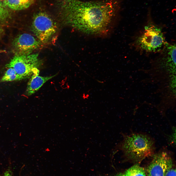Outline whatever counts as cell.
Here are the masks:
<instances>
[{"instance_id":"5b68a950","label":"cell","mask_w":176,"mask_h":176,"mask_svg":"<svg viewBox=\"0 0 176 176\" xmlns=\"http://www.w3.org/2000/svg\"><path fill=\"white\" fill-rule=\"evenodd\" d=\"M32 28L37 38L43 44H47L52 39L57 31V26L48 15L40 12L34 16Z\"/></svg>"},{"instance_id":"ba28073f","label":"cell","mask_w":176,"mask_h":176,"mask_svg":"<svg viewBox=\"0 0 176 176\" xmlns=\"http://www.w3.org/2000/svg\"><path fill=\"white\" fill-rule=\"evenodd\" d=\"M39 71L34 73L30 77L28 83L26 92L28 96L32 95L37 91L46 81L56 76L42 77L39 76Z\"/></svg>"},{"instance_id":"5bb4252c","label":"cell","mask_w":176,"mask_h":176,"mask_svg":"<svg viewBox=\"0 0 176 176\" xmlns=\"http://www.w3.org/2000/svg\"><path fill=\"white\" fill-rule=\"evenodd\" d=\"M12 169L9 166L0 176H14Z\"/></svg>"},{"instance_id":"52a82bcc","label":"cell","mask_w":176,"mask_h":176,"mask_svg":"<svg viewBox=\"0 0 176 176\" xmlns=\"http://www.w3.org/2000/svg\"><path fill=\"white\" fill-rule=\"evenodd\" d=\"M43 44L38 39L27 33H23L18 35L14 39L12 43L16 55L31 54Z\"/></svg>"},{"instance_id":"277c9868","label":"cell","mask_w":176,"mask_h":176,"mask_svg":"<svg viewBox=\"0 0 176 176\" xmlns=\"http://www.w3.org/2000/svg\"><path fill=\"white\" fill-rule=\"evenodd\" d=\"M42 61L37 53L16 55L7 64V67L13 68L17 73L24 79L30 78L34 72L39 71Z\"/></svg>"},{"instance_id":"8fae6325","label":"cell","mask_w":176,"mask_h":176,"mask_svg":"<svg viewBox=\"0 0 176 176\" xmlns=\"http://www.w3.org/2000/svg\"><path fill=\"white\" fill-rule=\"evenodd\" d=\"M0 80L1 82L20 80L24 79L12 67H8Z\"/></svg>"},{"instance_id":"7a4b0ae2","label":"cell","mask_w":176,"mask_h":176,"mask_svg":"<svg viewBox=\"0 0 176 176\" xmlns=\"http://www.w3.org/2000/svg\"><path fill=\"white\" fill-rule=\"evenodd\" d=\"M114 151H121L127 159L140 162L146 158L152 156L154 150V143L148 136L133 133L124 135L123 139L114 147Z\"/></svg>"},{"instance_id":"30bf717a","label":"cell","mask_w":176,"mask_h":176,"mask_svg":"<svg viewBox=\"0 0 176 176\" xmlns=\"http://www.w3.org/2000/svg\"><path fill=\"white\" fill-rule=\"evenodd\" d=\"M110 176H146L144 168L137 164L124 172Z\"/></svg>"},{"instance_id":"7c38bea8","label":"cell","mask_w":176,"mask_h":176,"mask_svg":"<svg viewBox=\"0 0 176 176\" xmlns=\"http://www.w3.org/2000/svg\"><path fill=\"white\" fill-rule=\"evenodd\" d=\"M10 16L9 8L5 5L3 0H0V22L6 21Z\"/></svg>"},{"instance_id":"8992f818","label":"cell","mask_w":176,"mask_h":176,"mask_svg":"<svg viewBox=\"0 0 176 176\" xmlns=\"http://www.w3.org/2000/svg\"><path fill=\"white\" fill-rule=\"evenodd\" d=\"M146 170L147 176H165L168 169L173 165L171 157L166 152L153 154Z\"/></svg>"},{"instance_id":"6da1fadb","label":"cell","mask_w":176,"mask_h":176,"mask_svg":"<svg viewBox=\"0 0 176 176\" xmlns=\"http://www.w3.org/2000/svg\"><path fill=\"white\" fill-rule=\"evenodd\" d=\"M119 5L113 0H64L60 4V16L65 24L78 31L100 34L107 31Z\"/></svg>"},{"instance_id":"4fadbf2b","label":"cell","mask_w":176,"mask_h":176,"mask_svg":"<svg viewBox=\"0 0 176 176\" xmlns=\"http://www.w3.org/2000/svg\"><path fill=\"white\" fill-rule=\"evenodd\" d=\"M171 166L167 170L165 176H176V169Z\"/></svg>"},{"instance_id":"3957f363","label":"cell","mask_w":176,"mask_h":176,"mask_svg":"<svg viewBox=\"0 0 176 176\" xmlns=\"http://www.w3.org/2000/svg\"><path fill=\"white\" fill-rule=\"evenodd\" d=\"M167 42L161 28L150 24L135 39L134 44L140 51L148 53L160 52Z\"/></svg>"},{"instance_id":"9c48e42d","label":"cell","mask_w":176,"mask_h":176,"mask_svg":"<svg viewBox=\"0 0 176 176\" xmlns=\"http://www.w3.org/2000/svg\"><path fill=\"white\" fill-rule=\"evenodd\" d=\"M9 9L16 10H20L28 8L33 3L34 0H3Z\"/></svg>"},{"instance_id":"9a60e30c","label":"cell","mask_w":176,"mask_h":176,"mask_svg":"<svg viewBox=\"0 0 176 176\" xmlns=\"http://www.w3.org/2000/svg\"><path fill=\"white\" fill-rule=\"evenodd\" d=\"M3 30L0 26V37L2 35L3 33Z\"/></svg>"}]
</instances>
